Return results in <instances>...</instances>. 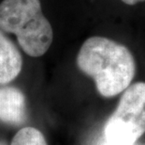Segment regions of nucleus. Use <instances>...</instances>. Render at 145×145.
Masks as SVG:
<instances>
[{"instance_id": "f257e3e1", "label": "nucleus", "mask_w": 145, "mask_h": 145, "mask_svg": "<svg viewBox=\"0 0 145 145\" xmlns=\"http://www.w3.org/2000/svg\"><path fill=\"white\" fill-rule=\"evenodd\" d=\"M79 69L94 79L97 91L113 97L131 84L136 73L135 58L125 45L104 37H91L77 56Z\"/></svg>"}, {"instance_id": "f03ea898", "label": "nucleus", "mask_w": 145, "mask_h": 145, "mask_svg": "<svg viewBox=\"0 0 145 145\" xmlns=\"http://www.w3.org/2000/svg\"><path fill=\"white\" fill-rule=\"evenodd\" d=\"M0 29L16 35L29 56L44 55L52 42V29L39 0H4L0 4Z\"/></svg>"}, {"instance_id": "7ed1b4c3", "label": "nucleus", "mask_w": 145, "mask_h": 145, "mask_svg": "<svg viewBox=\"0 0 145 145\" xmlns=\"http://www.w3.org/2000/svg\"><path fill=\"white\" fill-rule=\"evenodd\" d=\"M145 133V82L129 85L104 126L105 143L135 145Z\"/></svg>"}, {"instance_id": "20e7f679", "label": "nucleus", "mask_w": 145, "mask_h": 145, "mask_svg": "<svg viewBox=\"0 0 145 145\" xmlns=\"http://www.w3.org/2000/svg\"><path fill=\"white\" fill-rule=\"evenodd\" d=\"M25 119V99L23 92L13 87L0 88V121L18 125Z\"/></svg>"}, {"instance_id": "39448f33", "label": "nucleus", "mask_w": 145, "mask_h": 145, "mask_svg": "<svg viewBox=\"0 0 145 145\" xmlns=\"http://www.w3.org/2000/svg\"><path fill=\"white\" fill-rule=\"evenodd\" d=\"M23 66L19 50L0 31V84H7L15 79Z\"/></svg>"}, {"instance_id": "423d86ee", "label": "nucleus", "mask_w": 145, "mask_h": 145, "mask_svg": "<svg viewBox=\"0 0 145 145\" xmlns=\"http://www.w3.org/2000/svg\"><path fill=\"white\" fill-rule=\"evenodd\" d=\"M10 145H48L46 138L39 129L24 127L14 136Z\"/></svg>"}, {"instance_id": "0eeeda50", "label": "nucleus", "mask_w": 145, "mask_h": 145, "mask_svg": "<svg viewBox=\"0 0 145 145\" xmlns=\"http://www.w3.org/2000/svg\"><path fill=\"white\" fill-rule=\"evenodd\" d=\"M126 5H136L140 2H144L145 0H122Z\"/></svg>"}, {"instance_id": "6e6552de", "label": "nucleus", "mask_w": 145, "mask_h": 145, "mask_svg": "<svg viewBox=\"0 0 145 145\" xmlns=\"http://www.w3.org/2000/svg\"><path fill=\"white\" fill-rule=\"evenodd\" d=\"M0 145H5L4 143H0Z\"/></svg>"}, {"instance_id": "1a4fd4ad", "label": "nucleus", "mask_w": 145, "mask_h": 145, "mask_svg": "<svg viewBox=\"0 0 145 145\" xmlns=\"http://www.w3.org/2000/svg\"><path fill=\"white\" fill-rule=\"evenodd\" d=\"M105 145H108V144H106V143H105Z\"/></svg>"}]
</instances>
